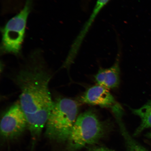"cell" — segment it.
<instances>
[{
	"label": "cell",
	"mask_w": 151,
	"mask_h": 151,
	"mask_svg": "<svg viewBox=\"0 0 151 151\" xmlns=\"http://www.w3.org/2000/svg\"><path fill=\"white\" fill-rule=\"evenodd\" d=\"M119 127L125 142L127 151H148L131 136L126 129L125 126L122 125Z\"/></svg>",
	"instance_id": "obj_9"
},
{
	"label": "cell",
	"mask_w": 151,
	"mask_h": 151,
	"mask_svg": "<svg viewBox=\"0 0 151 151\" xmlns=\"http://www.w3.org/2000/svg\"><path fill=\"white\" fill-rule=\"evenodd\" d=\"M83 103L110 108L115 116H122L123 109L107 88L97 85L88 88L81 98Z\"/></svg>",
	"instance_id": "obj_6"
},
{
	"label": "cell",
	"mask_w": 151,
	"mask_h": 151,
	"mask_svg": "<svg viewBox=\"0 0 151 151\" xmlns=\"http://www.w3.org/2000/svg\"><path fill=\"white\" fill-rule=\"evenodd\" d=\"M52 76L39 50L30 54L14 76L20 91L19 103L33 137L40 135L53 107L49 89Z\"/></svg>",
	"instance_id": "obj_1"
},
{
	"label": "cell",
	"mask_w": 151,
	"mask_h": 151,
	"mask_svg": "<svg viewBox=\"0 0 151 151\" xmlns=\"http://www.w3.org/2000/svg\"><path fill=\"white\" fill-rule=\"evenodd\" d=\"M78 107L74 101L59 98L54 101L53 107L46 124V135L59 142L67 141L78 117Z\"/></svg>",
	"instance_id": "obj_2"
},
{
	"label": "cell",
	"mask_w": 151,
	"mask_h": 151,
	"mask_svg": "<svg viewBox=\"0 0 151 151\" xmlns=\"http://www.w3.org/2000/svg\"><path fill=\"white\" fill-rule=\"evenodd\" d=\"M120 68L119 58L112 67L108 68H100L94 76L98 85L107 89L117 88L120 83Z\"/></svg>",
	"instance_id": "obj_7"
},
{
	"label": "cell",
	"mask_w": 151,
	"mask_h": 151,
	"mask_svg": "<svg viewBox=\"0 0 151 151\" xmlns=\"http://www.w3.org/2000/svg\"><path fill=\"white\" fill-rule=\"evenodd\" d=\"M148 137H149L151 138V133H150L149 134Z\"/></svg>",
	"instance_id": "obj_11"
},
{
	"label": "cell",
	"mask_w": 151,
	"mask_h": 151,
	"mask_svg": "<svg viewBox=\"0 0 151 151\" xmlns=\"http://www.w3.org/2000/svg\"><path fill=\"white\" fill-rule=\"evenodd\" d=\"M131 110L134 114L139 117L141 120V124L134 135H138L145 129L151 128V99L140 108L131 109Z\"/></svg>",
	"instance_id": "obj_8"
},
{
	"label": "cell",
	"mask_w": 151,
	"mask_h": 151,
	"mask_svg": "<svg viewBox=\"0 0 151 151\" xmlns=\"http://www.w3.org/2000/svg\"><path fill=\"white\" fill-rule=\"evenodd\" d=\"M32 0H26L21 11L1 28V53L18 55L21 52L25 37L28 16L32 8Z\"/></svg>",
	"instance_id": "obj_4"
},
{
	"label": "cell",
	"mask_w": 151,
	"mask_h": 151,
	"mask_svg": "<svg viewBox=\"0 0 151 151\" xmlns=\"http://www.w3.org/2000/svg\"><path fill=\"white\" fill-rule=\"evenodd\" d=\"M86 151H114L103 146H91L88 147Z\"/></svg>",
	"instance_id": "obj_10"
},
{
	"label": "cell",
	"mask_w": 151,
	"mask_h": 151,
	"mask_svg": "<svg viewBox=\"0 0 151 151\" xmlns=\"http://www.w3.org/2000/svg\"><path fill=\"white\" fill-rule=\"evenodd\" d=\"M106 126L92 109L85 111L77 117L67 139L69 151L78 150L95 144L103 137Z\"/></svg>",
	"instance_id": "obj_3"
},
{
	"label": "cell",
	"mask_w": 151,
	"mask_h": 151,
	"mask_svg": "<svg viewBox=\"0 0 151 151\" xmlns=\"http://www.w3.org/2000/svg\"><path fill=\"white\" fill-rule=\"evenodd\" d=\"M0 126L2 136L7 139L19 136L27 127V119L19 102L11 106L4 114Z\"/></svg>",
	"instance_id": "obj_5"
}]
</instances>
